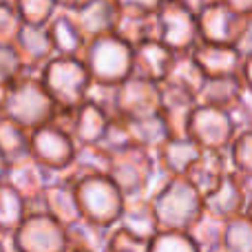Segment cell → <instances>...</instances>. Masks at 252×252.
Returning <instances> with one entry per match:
<instances>
[{"label":"cell","instance_id":"obj_38","mask_svg":"<svg viewBox=\"0 0 252 252\" xmlns=\"http://www.w3.org/2000/svg\"><path fill=\"white\" fill-rule=\"evenodd\" d=\"M148 252H199L186 232H159L148 244Z\"/></svg>","mask_w":252,"mask_h":252},{"label":"cell","instance_id":"obj_49","mask_svg":"<svg viewBox=\"0 0 252 252\" xmlns=\"http://www.w3.org/2000/svg\"><path fill=\"white\" fill-rule=\"evenodd\" d=\"M210 252H228L226 248H223V246H221V248H215V250H210Z\"/></svg>","mask_w":252,"mask_h":252},{"label":"cell","instance_id":"obj_43","mask_svg":"<svg viewBox=\"0 0 252 252\" xmlns=\"http://www.w3.org/2000/svg\"><path fill=\"white\" fill-rule=\"evenodd\" d=\"M230 7L235 9L241 18L252 16V0H230Z\"/></svg>","mask_w":252,"mask_h":252},{"label":"cell","instance_id":"obj_26","mask_svg":"<svg viewBox=\"0 0 252 252\" xmlns=\"http://www.w3.org/2000/svg\"><path fill=\"white\" fill-rule=\"evenodd\" d=\"M201 148L192 139H168L157 151L155 159L170 177H186V173L192 168L197 159L201 157Z\"/></svg>","mask_w":252,"mask_h":252},{"label":"cell","instance_id":"obj_28","mask_svg":"<svg viewBox=\"0 0 252 252\" xmlns=\"http://www.w3.org/2000/svg\"><path fill=\"white\" fill-rule=\"evenodd\" d=\"M113 228H102L80 219L75 226L66 228V252H109Z\"/></svg>","mask_w":252,"mask_h":252},{"label":"cell","instance_id":"obj_36","mask_svg":"<svg viewBox=\"0 0 252 252\" xmlns=\"http://www.w3.org/2000/svg\"><path fill=\"white\" fill-rule=\"evenodd\" d=\"M223 248L228 252H252V219L246 215L230 219Z\"/></svg>","mask_w":252,"mask_h":252},{"label":"cell","instance_id":"obj_50","mask_svg":"<svg viewBox=\"0 0 252 252\" xmlns=\"http://www.w3.org/2000/svg\"><path fill=\"white\" fill-rule=\"evenodd\" d=\"M0 239H2V232H0Z\"/></svg>","mask_w":252,"mask_h":252},{"label":"cell","instance_id":"obj_2","mask_svg":"<svg viewBox=\"0 0 252 252\" xmlns=\"http://www.w3.org/2000/svg\"><path fill=\"white\" fill-rule=\"evenodd\" d=\"M151 204L161 232H188L204 213V197L186 177H170Z\"/></svg>","mask_w":252,"mask_h":252},{"label":"cell","instance_id":"obj_25","mask_svg":"<svg viewBox=\"0 0 252 252\" xmlns=\"http://www.w3.org/2000/svg\"><path fill=\"white\" fill-rule=\"evenodd\" d=\"M109 166L111 155L102 144H87V146H78L75 151V159L62 175L69 182H78L84 177H109Z\"/></svg>","mask_w":252,"mask_h":252},{"label":"cell","instance_id":"obj_41","mask_svg":"<svg viewBox=\"0 0 252 252\" xmlns=\"http://www.w3.org/2000/svg\"><path fill=\"white\" fill-rule=\"evenodd\" d=\"M109 252H148V244L126 235L120 228H113L109 241Z\"/></svg>","mask_w":252,"mask_h":252},{"label":"cell","instance_id":"obj_44","mask_svg":"<svg viewBox=\"0 0 252 252\" xmlns=\"http://www.w3.org/2000/svg\"><path fill=\"white\" fill-rule=\"evenodd\" d=\"M241 82H244V87L252 91V58L250 60H244V66H241V73H239Z\"/></svg>","mask_w":252,"mask_h":252},{"label":"cell","instance_id":"obj_18","mask_svg":"<svg viewBox=\"0 0 252 252\" xmlns=\"http://www.w3.org/2000/svg\"><path fill=\"white\" fill-rule=\"evenodd\" d=\"M230 173H232V166H230L228 151H204L199 159L192 164V168L186 173V179L206 199V197H210L221 186L223 179Z\"/></svg>","mask_w":252,"mask_h":252},{"label":"cell","instance_id":"obj_45","mask_svg":"<svg viewBox=\"0 0 252 252\" xmlns=\"http://www.w3.org/2000/svg\"><path fill=\"white\" fill-rule=\"evenodd\" d=\"M241 186H244V192H246V197H248V199H252V177H246V179H241Z\"/></svg>","mask_w":252,"mask_h":252},{"label":"cell","instance_id":"obj_7","mask_svg":"<svg viewBox=\"0 0 252 252\" xmlns=\"http://www.w3.org/2000/svg\"><path fill=\"white\" fill-rule=\"evenodd\" d=\"M16 252H66V228L44 210H29L25 221L11 235Z\"/></svg>","mask_w":252,"mask_h":252},{"label":"cell","instance_id":"obj_42","mask_svg":"<svg viewBox=\"0 0 252 252\" xmlns=\"http://www.w3.org/2000/svg\"><path fill=\"white\" fill-rule=\"evenodd\" d=\"M235 49L239 51V56L244 58V60H250L252 58V16L246 20L244 29H241V35L239 40H237Z\"/></svg>","mask_w":252,"mask_h":252},{"label":"cell","instance_id":"obj_40","mask_svg":"<svg viewBox=\"0 0 252 252\" xmlns=\"http://www.w3.org/2000/svg\"><path fill=\"white\" fill-rule=\"evenodd\" d=\"M230 118L237 126V135L246 133V130H252V91L244 87V93H241L239 102L232 106L230 111Z\"/></svg>","mask_w":252,"mask_h":252},{"label":"cell","instance_id":"obj_23","mask_svg":"<svg viewBox=\"0 0 252 252\" xmlns=\"http://www.w3.org/2000/svg\"><path fill=\"white\" fill-rule=\"evenodd\" d=\"M246 206H248V197H246V192H244L241 179L237 177L235 173L228 175L221 186L210 197L204 199V210L217 215V217L228 219V221L239 217V215H244Z\"/></svg>","mask_w":252,"mask_h":252},{"label":"cell","instance_id":"obj_5","mask_svg":"<svg viewBox=\"0 0 252 252\" xmlns=\"http://www.w3.org/2000/svg\"><path fill=\"white\" fill-rule=\"evenodd\" d=\"M80 215L84 221L115 228L124 210V195L109 177H84L73 182Z\"/></svg>","mask_w":252,"mask_h":252},{"label":"cell","instance_id":"obj_13","mask_svg":"<svg viewBox=\"0 0 252 252\" xmlns=\"http://www.w3.org/2000/svg\"><path fill=\"white\" fill-rule=\"evenodd\" d=\"M58 9L66 11L82 31L84 40H95L115 31L120 16V2L115 0H91V2H58Z\"/></svg>","mask_w":252,"mask_h":252},{"label":"cell","instance_id":"obj_8","mask_svg":"<svg viewBox=\"0 0 252 252\" xmlns=\"http://www.w3.org/2000/svg\"><path fill=\"white\" fill-rule=\"evenodd\" d=\"M159 4L161 2H157V0H153V2H148V0L120 2V16L113 35H118L133 49L144 42H161V29L159 20H157Z\"/></svg>","mask_w":252,"mask_h":252},{"label":"cell","instance_id":"obj_17","mask_svg":"<svg viewBox=\"0 0 252 252\" xmlns=\"http://www.w3.org/2000/svg\"><path fill=\"white\" fill-rule=\"evenodd\" d=\"M40 208H42L49 217L56 219L62 228H71L82 219L73 182L64 179L58 173H56V177H53V182L47 186V190H44Z\"/></svg>","mask_w":252,"mask_h":252},{"label":"cell","instance_id":"obj_15","mask_svg":"<svg viewBox=\"0 0 252 252\" xmlns=\"http://www.w3.org/2000/svg\"><path fill=\"white\" fill-rule=\"evenodd\" d=\"M53 177H56V173L42 168L33 157H27V159H20V161H16V164H9L2 184L11 186L13 190L25 199L27 208H31V204L42 201L44 190H47V186L53 182Z\"/></svg>","mask_w":252,"mask_h":252},{"label":"cell","instance_id":"obj_20","mask_svg":"<svg viewBox=\"0 0 252 252\" xmlns=\"http://www.w3.org/2000/svg\"><path fill=\"white\" fill-rule=\"evenodd\" d=\"M115 228H120L126 235L135 237V239H139V241H146V244H151L161 232L159 223H157V217H155V210H153V204L146 197L126 199L122 217H120Z\"/></svg>","mask_w":252,"mask_h":252},{"label":"cell","instance_id":"obj_4","mask_svg":"<svg viewBox=\"0 0 252 252\" xmlns=\"http://www.w3.org/2000/svg\"><path fill=\"white\" fill-rule=\"evenodd\" d=\"M133 56L135 49L109 33L102 38L89 40L82 51V62L87 64L91 80L104 87H120L128 78H133Z\"/></svg>","mask_w":252,"mask_h":252},{"label":"cell","instance_id":"obj_31","mask_svg":"<svg viewBox=\"0 0 252 252\" xmlns=\"http://www.w3.org/2000/svg\"><path fill=\"white\" fill-rule=\"evenodd\" d=\"M206 75L201 73V69L197 66L192 53H175L173 66H170L168 75L161 84H170V87H177L182 91L190 93V95H199V91L204 89Z\"/></svg>","mask_w":252,"mask_h":252},{"label":"cell","instance_id":"obj_30","mask_svg":"<svg viewBox=\"0 0 252 252\" xmlns=\"http://www.w3.org/2000/svg\"><path fill=\"white\" fill-rule=\"evenodd\" d=\"M0 155L7 164L31 157V130L22 128L4 115H0Z\"/></svg>","mask_w":252,"mask_h":252},{"label":"cell","instance_id":"obj_32","mask_svg":"<svg viewBox=\"0 0 252 252\" xmlns=\"http://www.w3.org/2000/svg\"><path fill=\"white\" fill-rule=\"evenodd\" d=\"M226 230H228V219L217 217V215L204 210L201 217L190 226L186 232L192 239V244L199 248V252H210L215 248H221L226 241Z\"/></svg>","mask_w":252,"mask_h":252},{"label":"cell","instance_id":"obj_16","mask_svg":"<svg viewBox=\"0 0 252 252\" xmlns=\"http://www.w3.org/2000/svg\"><path fill=\"white\" fill-rule=\"evenodd\" d=\"M13 49L18 51L25 75H40L44 66L56 58V49H53V42L49 38L47 27L22 25L20 33L13 42Z\"/></svg>","mask_w":252,"mask_h":252},{"label":"cell","instance_id":"obj_27","mask_svg":"<svg viewBox=\"0 0 252 252\" xmlns=\"http://www.w3.org/2000/svg\"><path fill=\"white\" fill-rule=\"evenodd\" d=\"M241 93H244V82L239 75L237 78H213L204 82V89L197 95V104L230 111L239 102Z\"/></svg>","mask_w":252,"mask_h":252},{"label":"cell","instance_id":"obj_14","mask_svg":"<svg viewBox=\"0 0 252 252\" xmlns=\"http://www.w3.org/2000/svg\"><path fill=\"white\" fill-rule=\"evenodd\" d=\"M246 20L248 18H241L230 7V2H206V7L197 16L201 42L235 47Z\"/></svg>","mask_w":252,"mask_h":252},{"label":"cell","instance_id":"obj_21","mask_svg":"<svg viewBox=\"0 0 252 252\" xmlns=\"http://www.w3.org/2000/svg\"><path fill=\"white\" fill-rule=\"evenodd\" d=\"M175 53L161 42H144L135 47L133 56V75L161 84L173 66Z\"/></svg>","mask_w":252,"mask_h":252},{"label":"cell","instance_id":"obj_39","mask_svg":"<svg viewBox=\"0 0 252 252\" xmlns=\"http://www.w3.org/2000/svg\"><path fill=\"white\" fill-rule=\"evenodd\" d=\"M22 20L18 16L16 2H0V42L13 44L20 33Z\"/></svg>","mask_w":252,"mask_h":252},{"label":"cell","instance_id":"obj_24","mask_svg":"<svg viewBox=\"0 0 252 252\" xmlns=\"http://www.w3.org/2000/svg\"><path fill=\"white\" fill-rule=\"evenodd\" d=\"M47 31L53 42V49H56V56H62V58L82 56L84 47H87V40H84L82 31L78 29L75 20L66 11L58 9L56 16H53L51 22L47 25Z\"/></svg>","mask_w":252,"mask_h":252},{"label":"cell","instance_id":"obj_34","mask_svg":"<svg viewBox=\"0 0 252 252\" xmlns=\"http://www.w3.org/2000/svg\"><path fill=\"white\" fill-rule=\"evenodd\" d=\"M232 173L239 179L252 177V130L239 133L228 148Z\"/></svg>","mask_w":252,"mask_h":252},{"label":"cell","instance_id":"obj_22","mask_svg":"<svg viewBox=\"0 0 252 252\" xmlns=\"http://www.w3.org/2000/svg\"><path fill=\"white\" fill-rule=\"evenodd\" d=\"M111 118L113 115L104 111L102 106L93 104V102H84L73 115V128H71V137L75 139L78 146H87V144H102L109 130Z\"/></svg>","mask_w":252,"mask_h":252},{"label":"cell","instance_id":"obj_48","mask_svg":"<svg viewBox=\"0 0 252 252\" xmlns=\"http://www.w3.org/2000/svg\"><path fill=\"white\" fill-rule=\"evenodd\" d=\"M0 252H7V246H4V235H2V239H0Z\"/></svg>","mask_w":252,"mask_h":252},{"label":"cell","instance_id":"obj_35","mask_svg":"<svg viewBox=\"0 0 252 252\" xmlns=\"http://www.w3.org/2000/svg\"><path fill=\"white\" fill-rule=\"evenodd\" d=\"M18 16L22 25L29 27H47L58 11V2L53 0H18Z\"/></svg>","mask_w":252,"mask_h":252},{"label":"cell","instance_id":"obj_9","mask_svg":"<svg viewBox=\"0 0 252 252\" xmlns=\"http://www.w3.org/2000/svg\"><path fill=\"white\" fill-rule=\"evenodd\" d=\"M157 20L161 29V44H166L173 53H190L201 42L197 16L179 0L161 2Z\"/></svg>","mask_w":252,"mask_h":252},{"label":"cell","instance_id":"obj_33","mask_svg":"<svg viewBox=\"0 0 252 252\" xmlns=\"http://www.w3.org/2000/svg\"><path fill=\"white\" fill-rule=\"evenodd\" d=\"M27 213L29 208H27L25 199L11 186L0 184V232L4 237H11L25 221Z\"/></svg>","mask_w":252,"mask_h":252},{"label":"cell","instance_id":"obj_37","mask_svg":"<svg viewBox=\"0 0 252 252\" xmlns=\"http://www.w3.org/2000/svg\"><path fill=\"white\" fill-rule=\"evenodd\" d=\"M22 75H25V69H22V62L18 58V51L13 49V44L0 42V93L7 91Z\"/></svg>","mask_w":252,"mask_h":252},{"label":"cell","instance_id":"obj_11","mask_svg":"<svg viewBox=\"0 0 252 252\" xmlns=\"http://www.w3.org/2000/svg\"><path fill=\"white\" fill-rule=\"evenodd\" d=\"M75 151V139L53 124L31 133V157L51 173H64L73 164Z\"/></svg>","mask_w":252,"mask_h":252},{"label":"cell","instance_id":"obj_1","mask_svg":"<svg viewBox=\"0 0 252 252\" xmlns=\"http://www.w3.org/2000/svg\"><path fill=\"white\" fill-rule=\"evenodd\" d=\"M58 106L47 93L40 75H22L0 93V115L27 130H38L56 120Z\"/></svg>","mask_w":252,"mask_h":252},{"label":"cell","instance_id":"obj_12","mask_svg":"<svg viewBox=\"0 0 252 252\" xmlns=\"http://www.w3.org/2000/svg\"><path fill=\"white\" fill-rule=\"evenodd\" d=\"M161 113V87L142 78H128L115 87V115L126 122Z\"/></svg>","mask_w":252,"mask_h":252},{"label":"cell","instance_id":"obj_3","mask_svg":"<svg viewBox=\"0 0 252 252\" xmlns=\"http://www.w3.org/2000/svg\"><path fill=\"white\" fill-rule=\"evenodd\" d=\"M47 93L56 102L58 111H78L87 102L93 80L82 58L56 56L40 73Z\"/></svg>","mask_w":252,"mask_h":252},{"label":"cell","instance_id":"obj_10","mask_svg":"<svg viewBox=\"0 0 252 252\" xmlns=\"http://www.w3.org/2000/svg\"><path fill=\"white\" fill-rule=\"evenodd\" d=\"M237 137V126L230 113L213 106H195L188 122V139L201 151H228Z\"/></svg>","mask_w":252,"mask_h":252},{"label":"cell","instance_id":"obj_19","mask_svg":"<svg viewBox=\"0 0 252 252\" xmlns=\"http://www.w3.org/2000/svg\"><path fill=\"white\" fill-rule=\"evenodd\" d=\"M192 58H195L197 66L206 80L213 78H237L244 66V58L239 56L235 47H223V44H208L199 42L192 49Z\"/></svg>","mask_w":252,"mask_h":252},{"label":"cell","instance_id":"obj_47","mask_svg":"<svg viewBox=\"0 0 252 252\" xmlns=\"http://www.w3.org/2000/svg\"><path fill=\"white\" fill-rule=\"evenodd\" d=\"M244 215L252 219V199H248V206H246V213H244Z\"/></svg>","mask_w":252,"mask_h":252},{"label":"cell","instance_id":"obj_46","mask_svg":"<svg viewBox=\"0 0 252 252\" xmlns=\"http://www.w3.org/2000/svg\"><path fill=\"white\" fill-rule=\"evenodd\" d=\"M7 168H9V164L4 161V157L0 155V184L4 182V175H7Z\"/></svg>","mask_w":252,"mask_h":252},{"label":"cell","instance_id":"obj_6","mask_svg":"<svg viewBox=\"0 0 252 252\" xmlns=\"http://www.w3.org/2000/svg\"><path fill=\"white\" fill-rule=\"evenodd\" d=\"M109 179L118 186L124 199L146 197L157 168L155 155L135 146V144H128V146L118 148V151H109Z\"/></svg>","mask_w":252,"mask_h":252},{"label":"cell","instance_id":"obj_29","mask_svg":"<svg viewBox=\"0 0 252 252\" xmlns=\"http://www.w3.org/2000/svg\"><path fill=\"white\" fill-rule=\"evenodd\" d=\"M128 135L130 144L153 153V155H157V151L170 139L168 126H166V120L161 118V113L128 122Z\"/></svg>","mask_w":252,"mask_h":252}]
</instances>
